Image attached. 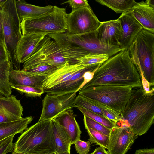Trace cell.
<instances>
[{"label": "cell", "instance_id": "cell-36", "mask_svg": "<svg viewBox=\"0 0 154 154\" xmlns=\"http://www.w3.org/2000/svg\"><path fill=\"white\" fill-rule=\"evenodd\" d=\"M103 114L104 117L116 122L119 121L121 119L119 113L109 108L104 109Z\"/></svg>", "mask_w": 154, "mask_h": 154}, {"label": "cell", "instance_id": "cell-23", "mask_svg": "<svg viewBox=\"0 0 154 154\" xmlns=\"http://www.w3.org/2000/svg\"><path fill=\"white\" fill-rule=\"evenodd\" d=\"M33 119L32 116H28L13 121L0 123V141L10 136L22 134L27 128Z\"/></svg>", "mask_w": 154, "mask_h": 154}, {"label": "cell", "instance_id": "cell-8", "mask_svg": "<svg viewBox=\"0 0 154 154\" xmlns=\"http://www.w3.org/2000/svg\"><path fill=\"white\" fill-rule=\"evenodd\" d=\"M15 1V0H7L1 9L5 40L10 60L15 70H20V64L16 58L15 50L17 44L22 35L21 22L16 11Z\"/></svg>", "mask_w": 154, "mask_h": 154}, {"label": "cell", "instance_id": "cell-10", "mask_svg": "<svg viewBox=\"0 0 154 154\" xmlns=\"http://www.w3.org/2000/svg\"><path fill=\"white\" fill-rule=\"evenodd\" d=\"M67 41L79 47L88 53L104 54L110 57L122 49L119 46L105 47L100 45L97 30L81 34L64 33Z\"/></svg>", "mask_w": 154, "mask_h": 154}, {"label": "cell", "instance_id": "cell-5", "mask_svg": "<svg viewBox=\"0 0 154 154\" xmlns=\"http://www.w3.org/2000/svg\"><path fill=\"white\" fill-rule=\"evenodd\" d=\"M66 8L54 6L51 11L36 17L23 19L20 26L22 35L61 34L67 32Z\"/></svg>", "mask_w": 154, "mask_h": 154}, {"label": "cell", "instance_id": "cell-3", "mask_svg": "<svg viewBox=\"0 0 154 154\" xmlns=\"http://www.w3.org/2000/svg\"><path fill=\"white\" fill-rule=\"evenodd\" d=\"M120 116L116 125L129 128L138 136L147 133L154 123V92L146 93L142 86L132 88Z\"/></svg>", "mask_w": 154, "mask_h": 154}, {"label": "cell", "instance_id": "cell-16", "mask_svg": "<svg viewBox=\"0 0 154 154\" xmlns=\"http://www.w3.org/2000/svg\"><path fill=\"white\" fill-rule=\"evenodd\" d=\"M143 29L154 33V0L137 2L130 10Z\"/></svg>", "mask_w": 154, "mask_h": 154}, {"label": "cell", "instance_id": "cell-1", "mask_svg": "<svg viewBox=\"0 0 154 154\" xmlns=\"http://www.w3.org/2000/svg\"><path fill=\"white\" fill-rule=\"evenodd\" d=\"M104 85L128 86L132 88L142 86L140 72L128 49H122L102 63L82 88Z\"/></svg>", "mask_w": 154, "mask_h": 154}, {"label": "cell", "instance_id": "cell-20", "mask_svg": "<svg viewBox=\"0 0 154 154\" xmlns=\"http://www.w3.org/2000/svg\"><path fill=\"white\" fill-rule=\"evenodd\" d=\"M51 126L54 152L60 153L70 151L71 140L65 130L53 119L51 120Z\"/></svg>", "mask_w": 154, "mask_h": 154}, {"label": "cell", "instance_id": "cell-12", "mask_svg": "<svg viewBox=\"0 0 154 154\" xmlns=\"http://www.w3.org/2000/svg\"><path fill=\"white\" fill-rule=\"evenodd\" d=\"M138 136L129 128L116 124L111 130L107 151L109 154H126Z\"/></svg>", "mask_w": 154, "mask_h": 154}, {"label": "cell", "instance_id": "cell-4", "mask_svg": "<svg viewBox=\"0 0 154 154\" xmlns=\"http://www.w3.org/2000/svg\"><path fill=\"white\" fill-rule=\"evenodd\" d=\"M51 119L38 121L26 129L14 143L16 154H50L54 152L52 139Z\"/></svg>", "mask_w": 154, "mask_h": 154}, {"label": "cell", "instance_id": "cell-31", "mask_svg": "<svg viewBox=\"0 0 154 154\" xmlns=\"http://www.w3.org/2000/svg\"><path fill=\"white\" fill-rule=\"evenodd\" d=\"M59 67L53 65H42L22 69L21 70L32 75H48L56 70Z\"/></svg>", "mask_w": 154, "mask_h": 154}, {"label": "cell", "instance_id": "cell-6", "mask_svg": "<svg viewBox=\"0 0 154 154\" xmlns=\"http://www.w3.org/2000/svg\"><path fill=\"white\" fill-rule=\"evenodd\" d=\"M128 49L138 71H142L151 87H153L154 33L143 29Z\"/></svg>", "mask_w": 154, "mask_h": 154}, {"label": "cell", "instance_id": "cell-46", "mask_svg": "<svg viewBox=\"0 0 154 154\" xmlns=\"http://www.w3.org/2000/svg\"><path fill=\"white\" fill-rule=\"evenodd\" d=\"M12 154H24V153H18V154H16V153H14L12 152Z\"/></svg>", "mask_w": 154, "mask_h": 154}, {"label": "cell", "instance_id": "cell-22", "mask_svg": "<svg viewBox=\"0 0 154 154\" xmlns=\"http://www.w3.org/2000/svg\"><path fill=\"white\" fill-rule=\"evenodd\" d=\"M17 14L20 22L24 19L37 17L52 11L54 6H36L27 3L24 0L15 1Z\"/></svg>", "mask_w": 154, "mask_h": 154}, {"label": "cell", "instance_id": "cell-9", "mask_svg": "<svg viewBox=\"0 0 154 154\" xmlns=\"http://www.w3.org/2000/svg\"><path fill=\"white\" fill-rule=\"evenodd\" d=\"M67 32L73 35L81 34L96 30L99 21L90 6L72 10L67 14Z\"/></svg>", "mask_w": 154, "mask_h": 154}, {"label": "cell", "instance_id": "cell-11", "mask_svg": "<svg viewBox=\"0 0 154 154\" xmlns=\"http://www.w3.org/2000/svg\"><path fill=\"white\" fill-rule=\"evenodd\" d=\"M76 92L56 95L47 93L42 100V107L38 121L51 119L60 113L75 107Z\"/></svg>", "mask_w": 154, "mask_h": 154}, {"label": "cell", "instance_id": "cell-27", "mask_svg": "<svg viewBox=\"0 0 154 154\" xmlns=\"http://www.w3.org/2000/svg\"><path fill=\"white\" fill-rule=\"evenodd\" d=\"M75 104V106L84 108L103 117V109L108 108L96 101L79 94L77 96Z\"/></svg>", "mask_w": 154, "mask_h": 154}, {"label": "cell", "instance_id": "cell-28", "mask_svg": "<svg viewBox=\"0 0 154 154\" xmlns=\"http://www.w3.org/2000/svg\"><path fill=\"white\" fill-rule=\"evenodd\" d=\"M75 107L77 108L83 115L88 117L111 130L116 126L114 122L103 116L83 107L77 106Z\"/></svg>", "mask_w": 154, "mask_h": 154}, {"label": "cell", "instance_id": "cell-18", "mask_svg": "<svg viewBox=\"0 0 154 154\" xmlns=\"http://www.w3.org/2000/svg\"><path fill=\"white\" fill-rule=\"evenodd\" d=\"M101 64L87 66L85 68L74 74L69 79L47 90L44 93L56 95L64 94L76 92L80 90L83 82V75L87 71L95 69Z\"/></svg>", "mask_w": 154, "mask_h": 154}, {"label": "cell", "instance_id": "cell-24", "mask_svg": "<svg viewBox=\"0 0 154 154\" xmlns=\"http://www.w3.org/2000/svg\"><path fill=\"white\" fill-rule=\"evenodd\" d=\"M16 96L0 97V112L18 120L23 118V108Z\"/></svg>", "mask_w": 154, "mask_h": 154}, {"label": "cell", "instance_id": "cell-39", "mask_svg": "<svg viewBox=\"0 0 154 154\" xmlns=\"http://www.w3.org/2000/svg\"><path fill=\"white\" fill-rule=\"evenodd\" d=\"M98 67L93 69L87 71L84 73L83 75V81L80 88V90L91 80Z\"/></svg>", "mask_w": 154, "mask_h": 154}, {"label": "cell", "instance_id": "cell-47", "mask_svg": "<svg viewBox=\"0 0 154 154\" xmlns=\"http://www.w3.org/2000/svg\"><path fill=\"white\" fill-rule=\"evenodd\" d=\"M92 154V153H90V154Z\"/></svg>", "mask_w": 154, "mask_h": 154}, {"label": "cell", "instance_id": "cell-43", "mask_svg": "<svg viewBox=\"0 0 154 154\" xmlns=\"http://www.w3.org/2000/svg\"><path fill=\"white\" fill-rule=\"evenodd\" d=\"M105 149L103 147L100 146L96 148L92 154H109Z\"/></svg>", "mask_w": 154, "mask_h": 154}, {"label": "cell", "instance_id": "cell-42", "mask_svg": "<svg viewBox=\"0 0 154 154\" xmlns=\"http://www.w3.org/2000/svg\"><path fill=\"white\" fill-rule=\"evenodd\" d=\"M134 154H154V148H152L138 149Z\"/></svg>", "mask_w": 154, "mask_h": 154}, {"label": "cell", "instance_id": "cell-35", "mask_svg": "<svg viewBox=\"0 0 154 154\" xmlns=\"http://www.w3.org/2000/svg\"><path fill=\"white\" fill-rule=\"evenodd\" d=\"M73 144L77 153L79 154H88L90 150L91 143L89 141H84L80 139L76 141Z\"/></svg>", "mask_w": 154, "mask_h": 154}, {"label": "cell", "instance_id": "cell-38", "mask_svg": "<svg viewBox=\"0 0 154 154\" xmlns=\"http://www.w3.org/2000/svg\"><path fill=\"white\" fill-rule=\"evenodd\" d=\"M9 61L10 57L6 47L0 43V63Z\"/></svg>", "mask_w": 154, "mask_h": 154}, {"label": "cell", "instance_id": "cell-2", "mask_svg": "<svg viewBox=\"0 0 154 154\" xmlns=\"http://www.w3.org/2000/svg\"><path fill=\"white\" fill-rule=\"evenodd\" d=\"M88 53L69 43L64 33L49 34L43 38L33 55L24 63L23 69L42 65L60 67L66 63L76 64L79 63L77 59Z\"/></svg>", "mask_w": 154, "mask_h": 154}, {"label": "cell", "instance_id": "cell-32", "mask_svg": "<svg viewBox=\"0 0 154 154\" xmlns=\"http://www.w3.org/2000/svg\"><path fill=\"white\" fill-rule=\"evenodd\" d=\"M84 123L86 129L91 128L109 136L111 130L88 117L84 115Z\"/></svg>", "mask_w": 154, "mask_h": 154}, {"label": "cell", "instance_id": "cell-34", "mask_svg": "<svg viewBox=\"0 0 154 154\" xmlns=\"http://www.w3.org/2000/svg\"><path fill=\"white\" fill-rule=\"evenodd\" d=\"M15 135H12L0 141V154H6L12 152L14 143L13 139Z\"/></svg>", "mask_w": 154, "mask_h": 154}, {"label": "cell", "instance_id": "cell-40", "mask_svg": "<svg viewBox=\"0 0 154 154\" xmlns=\"http://www.w3.org/2000/svg\"><path fill=\"white\" fill-rule=\"evenodd\" d=\"M0 43L6 47L3 32L2 13L1 8H0Z\"/></svg>", "mask_w": 154, "mask_h": 154}, {"label": "cell", "instance_id": "cell-15", "mask_svg": "<svg viewBox=\"0 0 154 154\" xmlns=\"http://www.w3.org/2000/svg\"><path fill=\"white\" fill-rule=\"evenodd\" d=\"M86 66L79 63L70 64L66 63L46 76L43 81L42 88L45 91L69 79L74 74Z\"/></svg>", "mask_w": 154, "mask_h": 154}, {"label": "cell", "instance_id": "cell-13", "mask_svg": "<svg viewBox=\"0 0 154 154\" xmlns=\"http://www.w3.org/2000/svg\"><path fill=\"white\" fill-rule=\"evenodd\" d=\"M97 30L100 45L105 47H120L122 31L118 19L101 22Z\"/></svg>", "mask_w": 154, "mask_h": 154}, {"label": "cell", "instance_id": "cell-45", "mask_svg": "<svg viewBox=\"0 0 154 154\" xmlns=\"http://www.w3.org/2000/svg\"><path fill=\"white\" fill-rule=\"evenodd\" d=\"M7 0H0V8H2L4 5Z\"/></svg>", "mask_w": 154, "mask_h": 154}, {"label": "cell", "instance_id": "cell-33", "mask_svg": "<svg viewBox=\"0 0 154 154\" xmlns=\"http://www.w3.org/2000/svg\"><path fill=\"white\" fill-rule=\"evenodd\" d=\"M21 94H23L29 97H34L39 96L44 93L42 88L31 86H15L11 87Z\"/></svg>", "mask_w": 154, "mask_h": 154}, {"label": "cell", "instance_id": "cell-25", "mask_svg": "<svg viewBox=\"0 0 154 154\" xmlns=\"http://www.w3.org/2000/svg\"><path fill=\"white\" fill-rule=\"evenodd\" d=\"M13 70L10 61L0 63V97H8L11 94L12 88L9 77L10 72Z\"/></svg>", "mask_w": 154, "mask_h": 154}, {"label": "cell", "instance_id": "cell-44", "mask_svg": "<svg viewBox=\"0 0 154 154\" xmlns=\"http://www.w3.org/2000/svg\"><path fill=\"white\" fill-rule=\"evenodd\" d=\"M50 154H70V151L66 152L60 153H57L54 152L50 153Z\"/></svg>", "mask_w": 154, "mask_h": 154}, {"label": "cell", "instance_id": "cell-7", "mask_svg": "<svg viewBox=\"0 0 154 154\" xmlns=\"http://www.w3.org/2000/svg\"><path fill=\"white\" fill-rule=\"evenodd\" d=\"M132 90L131 87L128 86L99 85L82 88L79 94L114 110L121 115L131 95Z\"/></svg>", "mask_w": 154, "mask_h": 154}, {"label": "cell", "instance_id": "cell-41", "mask_svg": "<svg viewBox=\"0 0 154 154\" xmlns=\"http://www.w3.org/2000/svg\"><path fill=\"white\" fill-rule=\"evenodd\" d=\"M16 120H17L4 113L0 112V123L11 122Z\"/></svg>", "mask_w": 154, "mask_h": 154}, {"label": "cell", "instance_id": "cell-30", "mask_svg": "<svg viewBox=\"0 0 154 154\" xmlns=\"http://www.w3.org/2000/svg\"><path fill=\"white\" fill-rule=\"evenodd\" d=\"M91 144L95 143L105 149L107 148L109 136L91 128H87Z\"/></svg>", "mask_w": 154, "mask_h": 154}, {"label": "cell", "instance_id": "cell-19", "mask_svg": "<svg viewBox=\"0 0 154 154\" xmlns=\"http://www.w3.org/2000/svg\"><path fill=\"white\" fill-rule=\"evenodd\" d=\"M53 119L65 130L71 139L72 145L80 139L81 131L72 109L60 113Z\"/></svg>", "mask_w": 154, "mask_h": 154}, {"label": "cell", "instance_id": "cell-21", "mask_svg": "<svg viewBox=\"0 0 154 154\" xmlns=\"http://www.w3.org/2000/svg\"><path fill=\"white\" fill-rule=\"evenodd\" d=\"M47 76L32 75L21 70H13L10 72L9 81L11 87L20 85L42 88L43 81Z\"/></svg>", "mask_w": 154, "mask_h": 154}, {"label": "cell", "instance_id": "cell-17", "mask_svg": "<svg viewBox=\"0 0 154 154\" xmlns=\"http://www.w3.org/2000/svg\"><path fill=\"white\" fill-rule=\"evenodd\" d=\"M46 36L40 34L22 35L18 42L16 48V57L18 63L20 64L28 60Z\"/></svg>", "mask_w": 154, "mask_h": 154}, {"label": "cell", "instance_id": "cell-14", "mask_svg": "<svg viewBox=\"0 0 154 154\" xmlns=\"http://www.w3.org/2000/svg\"><path fill=\"white\" fill-rule=\"evenodd\" d=\"M118 19L122 31L120 47L122 49H128L143 28L132 15L130 10L122 13Z\"/></svg>", "mask_w": 154, "mask_h": 154}, {"label": "cell", "instance_id": "cell-37", "mask_svg": "<svg viewBox=\"0 0 154 154\" xmlns=\"http://www.w3.org/2000/svg\"><path fill=\"white\" fill-rule=\"evenodd\" d=\"M68 3L72 8V10L90 6L88 1L86 0H69L62 4Z\"/></svg>", "mask_w": 154, "mask_h": 154}, {"label": "cell", "instance_id": "cell-29", "mask_svg": "<svg viewBox=\"0 0 154 154\" xmlns=\"http://www.w3.org/2000/svg\"><path fill=\"white\" fill-rule=\"evenodd\" d=\"M109 57V56L106 54L89 53L77 60L79 64L86 66L102 63Z\"/></svg>", "mask_w": 154, "mask_h": 154}, {"label": "cell", "instance_id": "cell-26", "mask_svg": "<svg viewBox=\"0 0 154 154\" xmlns=\"http://www.w3.org/2000/svg\"><path fill=\"white\" fill-rule=\"evenodd\" d=\"M100 4L111 9L117 13L130 10L137 2L134 0H96Z\"/></svg>", "mask_w": 154, "mask_h": 154}]
</instances>
